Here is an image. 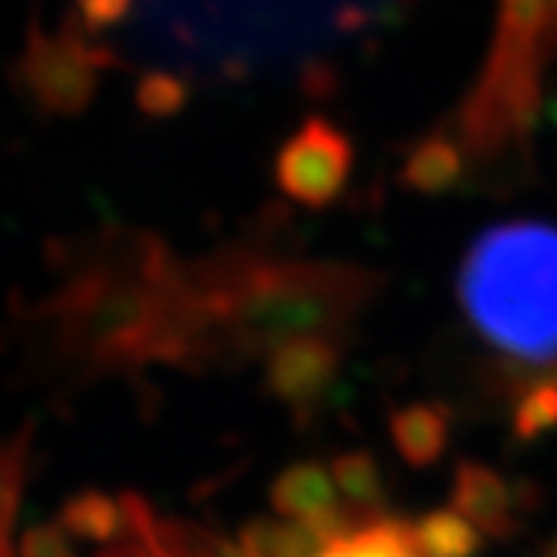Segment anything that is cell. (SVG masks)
<instances>
[{"label": "cell", "instance_id": "3957f363", "mask_svg": "<svg viewBox=\"0 0 557 557\" xmlns=\"http://www.w3.org/2000/svg\"><path fill=\"white\" fill-rule=\"evenodd\" d=\"M331 491H304L290 504V518L274 524L284 557H458L468 547V528L458 521H397V518H341L331 511Z\"/></svg>", "mask_w": 557, "mask_h": 557}, {"label": "cell", "instance_id": "8992f818", "mask_svg": "<svg viewBox=\"0 0 557 557\" xmlns=\"http://www.w3.org/2000/svg\"><path fill=\"white\" fill-rule=\"evenodd\" d=\"M137 104L150 117H171L187 104V87L171 74H147L137 84Z\"/></svg>", "mask_w": 557, "mask_h": 557}, {"label": "cell", "instance_id": "7a4b0ae2", "mask_svg": "<svg viewBox=\"0 0 557 557\" xmlns=\"http://www.w3.org/2000/svg\"><path fill=\"white\" fill-rule=\"evenodd\" d=\"M50 557H284V550L274 528L231 541L140 500H90L50 534Z\"/></svg>", "mask_w": 557, "mask_h": 557}, {"label": "cell", "instance_id": "5b68a950", "mask_svg": "<svg viewBox=\"0 0 557 557\" xmlns=\"http://www.w3.org/2000/svg\"><path fill=\"white\" fill-rule=\"evenodd\" d=\"M347 171V147L327 124H304L277 154V187L300 205H324L337 194Z\"/></svg>", "mask_w": 557, "mask_h": 557}, {"label": "cell", "instance_id": "52a82bcc", "mask_svg": "<svg viewBox=\"0 0 557 557\" xmlns=\"http://www.w3.org/2000/svg\"><path fill=\"white\" fill-rule=\"evenodd\" d=\"M134 11V0H74L71 24L81 27L87 37H97L104 30L121 27Z\"/></svg>", "mask_w": 557, "mask_h": 557}, {"label": "cell", "instance_id": "6da1fadb", "mask_svg": "<svg viewBox=\"0 0 557 557\" xmlns=\"http://www.w3.org/2000/svg\"><path fill=\"white\" fill-rule=\"evenodd\" d=\"M465 314L504 358L557 361V224L504 221L484 231L461 264Z\"/></svg>", "mask_w": 557, "mask_h": 557}, {"label": "cell", "instance_id": "277c9868", "mask_svg": "<svg viewBox=\"0 0 557 557\" xmlns=\"http://www.w3.org/2000/svg\"><path fill=\"white\" fill-rule=\"evenodd\" d=\"M117 58L104 44H94L81 27L64 21L58 30L27 24L24 47L14 61V84L27 104L50 117H77L90 108Z\"/></svg>", "mask_w": 557, "mask_h": 557}]
</instances>
